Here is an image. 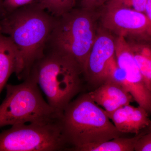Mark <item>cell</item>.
I'll list each match as a JSON object with an SVG mask.
<instances>
[{
    "mask_svg": "<svg viewBox=\"0 0 151 151\" xmlns=\"http://www.w3.org/2000/svg\"><path fill=\"white\" fill-rule=\"evenodd\" d=\"M55 19L34 3L0 20V32L8 35L17 50L15 73L19 80L27 78L33 65L43 55Z\"/></svg>",
    "mask_w": 151,
    "mask_h": 151,
    "instance_id": "cell-1",
    "label": "cell"
},
{
    "mask_svg": "<svg viewBox=\"0 0 151 151\" xmlns=\"http://www.w3.org/2000/svg\"><path fill=\"white\" fill-rule=\"evenodd\" d=\"M60 122L68 151L124 137V134L117 130L105 110L94 102L89 92L82 93L68 104Z\"/></svg>",
    "mask_w": 151,
    "mask_h": 151,
    "instance_id": "cell-2",
    "label": "cell"
},
{
    "mask_svg": "<svg viewBox=\"0 0 151 151\" xmlns=\"http://www.w3.org/2000/svg\"><path fill=\"white\" fill-rule=\"evenodd\" d=\"M30 73L34 76L47 103L60 117L83 89L81 68L73 59L59 52L45 50Z\"/></svg>",
    "mask_w": 151,
    "mask_h": 151,
    "instance_id": "cell-3",
    "label": "cell"
},
{
    "mask_svg": "<svg viewBox=\"0 0 151 151\" xmlns=\"http://www.w3.org/2000/svg\"><path fill=\"white\" fill-rule=\"evenodd\" d=\"M45 50L59 52L74 60L83 72L97 35L99 13L81 8L55 17Z\"/></svg>",
    "mask_w": 151,
    "mask_h": 151,
    "instance_id": "cell-4",
    "label": "cell"
},
{
    "mask_svg": "<svg viewBox=\"0 0 151 151\" xmlns=\"http://www.w3.org/2000/svg\"><path fill=\"white\" fill-rule=\"evenodd\" d=\"M0 105V128L26 123L48 124L60 116L43 99L34 76L30 73L21 84H7Z\"/></svg>",
    "mask_w": 151,
    "mask_h": 151,
    "instance_id": "cell-5",
    "label": "cell"
},
{
    "mask_svg": "<svg viewBox=\"0 0 151 151\" xmlns=\"http://www.w3.org/2000/svg\"><path fill=\"white\" fill-rule=\"evenodd\" d=\"M60 120L12 126L0 133V151H68Z\"/></svg>",
    "mask_w": 151,
    "mask_h": 151,
    "instance_id": "cell-6",
    "label": "cell"
},
{
    "mask_svg": "<svg viewBox=\"0 0 151 151\" xmlns=\"http://www.w3.org/2000/svg\"><path fill=\"white\" fill-rule=\"evenodd\" d=\"M99 13L102 27L117 36L151 35V23L144 13L105 5Z\"/></svg>",
    "mask_w": 151,
    "mask_h": 151,
    "instance_id": "cell-7",
    "label": "cell"
},
{
    "mask_svg": "<svg viewBox=\"0 0 151 151\" xmlns=\"http://www.w3.org/2000/svg\"><path fill=\"white\" fill-rule=\"evenodd\" d=\"M115 56L118 65L126 73L129 92L134 100L151 113V91L146 85L126 37L115 38Z\"/></svg>",
    "mask_w": 151,
    "mask_h": 151,
    "instance_id": "cell-8",
    "label": "cell"
},
{
    "mask_svg": "<svg viewBox=\"0 0 151 151\" xmlns=\"http://www.w3.org/2000/svg\"><path fill=\"white\" fill-rule=\"evenodd\" d=\"M115 55V38L103 28H98L83 70L84 80L88 86L95 89L104 83L107 65Z\"/></svg>",
    "mask_w": 151,
    "mask_h": 151,
    "instance_id": "cell-9",
    "label": "cell"
},
{
    "mask_svg": "<svg viewBox=\"0 0 151 151\" xmlns=\"http://www.w3.org/2000/svg\"><path fill=\"white\" fill-rule=\"evenodd\" d=\"M149 114L142 107L129 104L120 107L108 116L119 132L137 135L150 125L151 120Z\"/></svg>",
    "mask_w": 151,
    "mask_h": 151,
    "instance_id": "cell-10",
    "label": "cell"
},
{
    "mask_svg": "<svg viewBox=\"0 0 151 151\" xmlns=\"http://www.w3.org/2000/svg\"><path fill=\"white\" fill-rule=\"evenodd\" d=\"M18 60L14 43L9 37L0 32V94L12 73H15Z\"/></svg>",
    "mask_w": 151,
    "mask_h": 151,
    "instance_id": "cell-11",
    "label": "cell"
},
{
    "mask_svg": "<svg viewBox=\"0 0 151 151\" xmlns=\"http://www.w3.org/2000/svg\"><path fill=\"white\" fill-rule=\"evenodd\" d=\"M146 132L143 130L131 138L120 137L102 143L85 145L72 149L73 151H133L139 138Z\"/></svg>",
    "mask_w": 151,
    "mask_h": 151,
    "instance_id": "cell-12",
    "label": "cell"
},
{
    "mask_svg": "<svg viewBox=\"0 0 151 151\" xmlns=\"http://www.w3.org/2000/svg\"><path fill=\"white\" fill-rule=\"evenodd\" d=\"M95 90L115 100L122 106L129 105L134 98L129 91L114 81L107 80Z\"/></svg>",
    "mask_w": 151,
    "mask_h": 151,
    "instance_id": "cell-13",
    "label": "cell"
},
{
    "mask_svg": "<svg viewBox=\"0 0 151 151\" xmlns=\"http://www.w3.org/2000/svg\"><path fill=\"white\" fill-rule=\"evenodd\" d=\"M130 45L146 85L151 91V50L137 45Z\"/></svg>",
    "mask_w": 151,
    "mask_h": 151,
    "instance_id": "cell-14",
    "label": "cell"
},
{
    "mask_svg": "<svg viewBox=\"0 0 151 151\" xmlns=\"http://www.w3.org/2000/svg\"><path fill=\"white\" fill-rule=\"evenodd\" d=\"M76 0H38L35 4L52 15L58 17L74 9Z\"/></svg>",
    "mask_w": 151,
    "mask_h": 151,
    "instance_id": "cell-15",
    "label": "cell"
},
{
    "mask_svg": "<svg viewBox=\"0 0 151 151\" xmlns=\"http://www.w3.org/2000/svg\"><path fill=\"white\" fill-rule=\"evenodd\" d=\"M89 93L95 103L105 109L104 110L107 113V115L111 114L122 107L115 100H112L104 94L99 93L95 89L90 91Z\"/></svg>",
    "mask_w": 151,
    "mask_h": 151,
    "instance_id": "cell-16",
    "label": "cell"
},
{
    "mask_svg": "<svg viewBox=\"0 0 151 151\" xmlns=\"http://www.w3.org/2000/svg\"><path fill=\"white\" fill-rule=\"evenodd\" d=\"M147 1V0H108L105 5L113 6L124 7L145 13Z\"/></svg>",
    "mask_w": 151,
    "mask_h": 151,
    "instance_id": "cell-17",
    "label": "cell"
},
{
    "mask_svg": "<svg viewBox=\"0 0 151 151\" xmlns=\"http://www.w3.org/2000/svg\"><path fill=\"white\" fill-rule=\"evenodd\" d=\"M38 0H4L3 5L6 14L23 7L32 4Z\"/></svg>",
    "mask_w": 151,
    "mask_h": 151,
    "instance_id": "cell-18",
    "label": "cell"
},
{
    "mask_svg": "<svg viewBox=\"0 0 151 151\" xmlns=\"http://www.w3.org/2000/svg\"><path fill=\"white\" fill-rule=\"evenodd\" d=\"M135 151H151V132H146L139 138L136 146Z\"/></svg>",
    "mask_w": 151,
    "mask_h": 151,
    "instance_id": "cell-19",
    "label": "cell"
},
{
    "mask_svg": "<svg viewBox=\"0 0 151 151\" xmlns=\"http://www.w3.org/2000/svg\"><path fill=\"white\" fill-rule=\"evenodd\" d=\"M108 0H81V8L91 12L96 10L103 7Z\"/></svg>",
    "mask_w": 151,
    "mask_h": 151,
    "instance_id": "cell-20",
    "label": "cell"
},
{
    "mask_svg": "<svg viewBox=\"0 0 151 151\" xmlns=\"http://www.w3.org/2000/svg\"><path fill=\"white\" fill-rule=\"evenodd\" d=\"M145 13L151 23V0L147 1Z\"/></svg>",
    "mask_w": 151,
    "mask_h": 151,
    "instance_id": "cell-21",
    "label": "cell"
},
{
    "mask_svg": "<svg viewBox=\"0 0 151 151\" xmlns=\"http://www.w3.org/2000/svg\"><path fill=\"white\" fill-rule=\"evenodd\" d=\"M3 1L4 0H0V20L1 19L6 15V13L5 11L3 5Z\"/></svg>",
    "mask_w": 151,
    "mask_h": 151,
    "instance_id": "cell-22",
    "label": "cell"
},
{
    "mask_svg": "<svg viewBox=\"0 0 151 151\" xmlns=\"http://www.w3.org/2000/svg\"><path fill=\"white\" fill-rule=\"evenodd\" d=\"M145 129L147 132H151V122L149 127L146 128V129Z\"/></svg>",
    "mask_w": 151,
    "mask_h": 151,
    "instance_id": "cell-23",
    "label": "cell"
}]
</instances>
